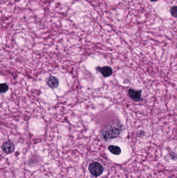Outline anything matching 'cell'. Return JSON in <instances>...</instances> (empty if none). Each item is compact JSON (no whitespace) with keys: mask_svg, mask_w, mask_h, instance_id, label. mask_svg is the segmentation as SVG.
Returning <instances> with one entry per match:
<instances>
[{"mask_svg":"<svg viewBox=\"0 0 177 178\" xmlns=\"http://www.w3.org/2000/svg\"><path fill=\"white\" fill-rule=\"evenodd\" d=\"M122 130V126L120 122L112 121L105 125L101 131L103 137L105 140L118 137Z\"/></svg>","mask_w":177,"mask_h":178,"instance_id":"obj_1","label":"cell"},{"mask_svg":"<svg viewBox=\"0 0 177 178\" xmlns=\"http://www.w3.org/2000/svg\"><path fill=\"white\" fill-rule=\"evenodd\" d=\"M89 170L90 173L94 177H98L100 176L103 171V167L100 163L98 162H92L89 166Z\"/></svg>","mask_w":177,"mask_h":178,"instance_id":"obj_2","label":"cell"},{"mask_svg":"<svg viewBox=\"0 0 177 178\" xmlns=\"http://www.w3.org/2000/svg\"><path fill=\"white\" fill-rule=\"evenodd\" d=\"M2 149L6 154H10L13 153L15 150V146L13 143L10 141H8L3 144Z\"/></svg>","mask_w":177,"mask_h":178,"instance_id":"obj_3","label":"cell"},{"mask_svg":"<svg viewBox=\"0 0 177 178\" xmlns=\"http://www.w3.org/2000/svg\"><path fill=\"white\" fill-rule=\"evenodd\" d=\"M129 97H131V99L137 101L139 102L141 101V91L138 90H135L133 89H129L128 91Z\"/></svg>","mask_w":177,"mask_h":178,"instance_id":"obj_4","label":"cell"},{"mask_svg":"<svg viewBox=\"0 0 177 178\" xmlns=\"http://www.w3.org/2000/svg\"><path fill=\"white\" fill-rule=\"evenodd\" d=\"M47 83L49 87L51 88H53V89L56 88L59 86V80L56 77L51 76L49 77L47 82Z\"/></svg>","mask_w":177,"mask_h":178,"instance_id":"obj_5","label":"cell"},{"mask_svg":"<svg viewBox=\"0 0 177 178\" xmlns=\"http://www.w3.org/2000/svg\"><path fill=\"white\" fill-rule=\"evenodd\" d=\"M100 71L103 76L105 77L110 76L113 73L112 69L109 66L103 67L100 68Z\"/></svg>","mask_w":177,"mask_h":178,"instance_id":"obj_6","label":"cell"},{"mask_svg":"<svg viewBox=\"0 0 177 178\" xmlns=\"http://www.w3.org/2000/svg\"><path fill=\"white\" fill-rule=\"evenodd\" d=\"M108 150L111 153L113 154L118 155L121 153V148L118 147V146L115 145H110L108 148Z\"/></svg>","mask_w":177,"mask_h":178,"instance_id":"obj_7","label":"cell"},{"mask_svg":"<svg viewBox=\"0 0 177 178\" xmlns=\"http://www.w3.org/2000/svg\"><path fill=\"white\" fill-rule=\"evenodd\" d=\"M8 90V86L6 83H2L0 86V91L1 93H5Z\"/></svg>","mask_w":177,"mask_h":178,"instance_id":"obj_8","label":"cell"},{"mask_svg":"<svg viewBox=\"0 0 177 178\" xmlns=\"http://www.w3.org/2000/svg\"><path fill=\"white\" fill-rule=\"evenodd\" d=\"M171 13L173 16L177 17V6H175L172 8Z\"/></svg>","mask_w":177,"mask_h":178,"instance_id":"obj_9","label":"cell"},{"mask_svg":"<svg viewBox=\"0 0 177 178\" xmlns=\"http://www.w3.org/2000/svg\"><path fill=\"white\" fill-rule=\"evenodd\" d=\"M150 1H156L157 0H150Z\"/></svg>","mask_w":177,"mask_h":178,"instance_id":"obj_10","label":"cell"}]
</instances>
